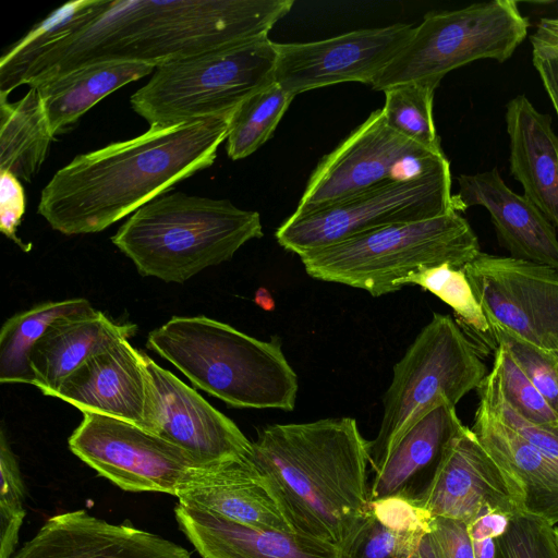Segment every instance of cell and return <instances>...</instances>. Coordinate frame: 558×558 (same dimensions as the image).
Here are the masks:
<instances>
[{
	"instance_id": "obj_1",
	"label": "cell",
	"mask_w": 558,
	"mask_h": 558,
	"mask_svg": "<svg viewBox=\"0 0 558 558\" xmlns=\"http://www.w3.org/2000/svg\"><path fill=\"white\" fill-rule=\"evenodd\" d=\"M293 0H99L97 7L15 66L0 72V96L101 61L159 66L268 37Z\"/></svg>"
},
{
	"instance_id": "obj_2",
	"label": "cell",
	"mask_w": 558,
	"mask_h": 558,
	"mask_svg": "<svg viewBox=\"0 0 558 558\" xmlns=\"http://www.w3.org/2000/svg\"><path fill=\"white\" fill-rule=\"evenodd\" d=\"M231 117L150 126L136 137L75 156L43 189L38 214L66 235L107 229L210 167Z\"/></svg>"
},
{
	"instance_id": "obj_3",
	"label": "cell",
	"mask_w": 558,
	"mask_h": 558,
	"mask_svg": "<svg viewBox=\"0 0 558 558\" xmlns=\"http://www.w3.org/2000/svg\"><path fill=\"white\" fill-rule=\"evenodd\" d=\"M252 445L295 533L338 548L369 511L368 441L355 418L268 425Z\"/></svg>"
},
{
	"instance_id": "obj_4",
	"label": "cell",
	"mask_w": 558,
	"mask_h": 558,
	"mask_svg": "<svg viewBox=\"0 0 558 558\" xmlns=\"http://www.w3.org/2000/svg\"><path fill=\"white\" fill-rule=\"evenodd\" d=\"M146 347L230 407L294 409L298 376L277 336L264 341L206 316H173Z\"/></svg>"
},
{
	"instance_id": "obj_5",
	"label": "cell",
	"mask_w": 558,
	"mask_h": 558,
	"mask_svg": "<svg viewBox=\"0 0 558 558\" xmlns=\"http://www.w3.org/2000/svg\"><path fill=\"white\" fill-rule=\"evenodd\" d=\"M263 236L257 211L228 199L165 194L134 211L111 238L138 274L183 283Z\"/></svg>"
},
{
	"instance_id": "obj_6",
	"label": "cell",
	"mask_w": 558,
	"mask_h": 558,
	"mask_svg": "<svg viewBox=\"0 0 558 558\" xmlns=\"http://www.w3.org/2000/svg\"><path fill=\"white\" fill-rule=\"evenodd\" d=\"M481 253L478 239L460 213L388 226L301 256L314 279L392 293L417 270L449 264L462 268Z\"/></svg>"
},
{
	"instance_id": "obj_7",
	"label": "cell",
	"mask_w": 558,
	"mask_h": 558,
	"mask_svg": "<svg viewBox=\"0 0 558 558\" xmlns=\"http://www.w3.org/2000/svg\"><path fill=\"white\" fill-rule=\"evenodd\" d=\"M276 61V43L268 37L205 51L157 66L130 104L149 126L231 117L275 82Z\"/></svg>"
},
{
	"instance_id": "obj_8",
	"label": "cell",
	"mask_w": 558,
	"mask_h": 558,
	"mask_svg": "<svg viewBox=\"0 0 558 558\" xmlns=\"http://www.w3.org/2000/svg\"><path fill=\"white\" fill-rule=\"evenodd\" d=\"M477 349L449 315L434 313L393 366L377 436L368 441L372 469L399 437L440 400L454 407L487 376Z\"/></svg>"
},
{
	"instance_id": "obj_9",
	"label": "cell",
	"mask_w": 558,
	"mask_h": 558,
	"mask_svg": "<svg viewBox=\"0 0 558 558\" xmlns=\"http://www.w3.org/2000/svg\"><path fill=\"white\" fill-rule=\"evenodd\" d=\"M514 0H492L427 13L405 47L372 84L386 90L425 81L436 86L452 70L476 60L507 61L527 35Z\"/></svg>"
},
{
	"instance_id": "obj_10",
	"label": "cell",
	"mask_w": 558,
	"mask_h": 558,
	"mask_svg": "<svg viewBox=\"0 0 558 558\" xmlns=\"http://www.w3.org/2000/svg\"><path fill=\"white\" fill-rule=\"evenodd\" d=\"M450 165L408 181L381 184L306 214L293 213L277 229V242L300 257L392 225L453 211ZM456 211V210H454Z\"/></svg>"
},
{
	"instance_id": "obj_11",
	"label": "cell",
	"mask_w": 558,
	"mask_h": 558,
	"mask_svg": "<svg viewBox=\"0 0 558 558\" xmlns=\"http://www.w3.org/2000/svg\"><path fill=\"white\" fill-rule=\"evenodd\" d=\"M449 163L391 130L376 110L310 177L295 214L318 210L375 186L421 178Z\"/></svg>"
},
{
	"instance_id": "obj_12",
	"label": "cell",
	"mask_w": 558,
	"mask_h": 558,
	"mask_svg": "<svg viewBox=\"0 0 558 558\" xmlns=\"http://www.w3.org/2000/svg\"><path fill=\"white\" fill-rule=\"evenodd\" d=\"M69 448L99 475L128 492L175 496L193 473L211 465L132 423L98 413H83L69 437Z\"/></svg>"
},
{
	"instance_id": "obj_13",
	"label": "cell",
	"mask_w": 558,
	"mask_h": 558,
	"mask_svg": "<svg viewBox=\"0 0 558 558\" xmlns=\"http://www.w3.org/2000/svg\"><path fill=\"white\" fill-rule=\"evenodd\" d=\"M489 326L558 350V270L481 252L462 267Z\"/></svg>"
},
{
	"instance_id": "obj_14",
	"label": "cell",
	"mask_w": 558,
	"mask_h": 558,
	"mask_svg": "<svg viewBox=\"0 0 558 558\" xmlns=\"http://www.w3.org/2000/svg\"><path fill=\"white\" fill-rule=\"evenodd\" d=\"M415 26L396 23L310 43H276L275 83L292 96L343 82L372 86L411 39Z\"/></svg>"
},
{
	"instance_id": "obj_15",
	"label": "cell",
	"mask_w": 558,
	"mask_h": 558,
	"mask_svg": "<svg viewBox=\"0 0 558 558\" xmlns=\"http://www.w3.org/2000/svg\"><path fill=\"white\" fill-rule=\"evenodd\" d=\"M53 398L82 413H98L132 423L149 433L155 395L146 354L121 339L89 356L70 374Z\"/></svg>"
},
{
	"instance_id": "obj_16",
	"label": "cell",
	"mask_w": 558,
	"mask_h": 558,
	"mask_svg": "<svg viewBox=\"0 0 558 558\" xmlns=\"http://www.w3.org/2000/svg\"><path fill=\"white\" fill-rule=\"evenodd\" d=\"M146 362L155 395L153 434L204 464H217L252 452V441L232 420L148 355Z\"/></svg>"
},
{
	"instance_id": "obj_17",
	"label": "cell",
	"mask_w": 558,
	"mask_h": 558,
	"mask_svg": "<svg viewBox=\"0 0 558 558\" xmlns=\"http://www.w3.org/2000/svg\"><path fill=\"white\" fill-rule=\"evenodd\" d=\"M415 502L434 517L466 524L489 511L509 517L521 512L500 468L465 425Z\"/></svg>"
},
{
	"instance_id": "obj_18",
	"label": "cell",
	"mask_w": 558,
	"mask_h": 558,
	"mask_svg": "<svg viewBox=\"0 0 558 558\" xmlns=\"http://www.w3.org/2000/svg\"><path fill=\"white\" fill-rule=\"evenodd\" d=\"M11 558H191L182 546L85 510L51 517Z\"/></svg>"
},
{
	"instance_id": "obj_19",
	"label": "cell",
	"mask_w": 558,
	"mask_h": 558,
	"mask_svg": "<svg viewBox=\"0 0 558 558\" xmlns=\"http://www.w3.org/2000/svg\"><path fill=\"white\" fill-rule=\"evenodd\" d=\"M452 208L460 213L483 206L490 215L500 244L511 257L558 270V238L555 225L524 195L513 192L493 168L458 178Z\"/></svg>"
},
{
	"instance_id": "obj_20",
	"label": "cell",
	"mask_w": 558,
	"mask_h": 558,
	"mask_svg": "<svg viewBox=\"0 0 558 558\" xmlns=\"http://www.w3.org/2000/svg\"><path fill=\"white\" fill-rule=\"evenodd\" d=\"M175 497L180 505L244 525L294 532L252 452L197 470L179 487Z\"/></svg>"
},
{
	"instance_id": "obj_21",
	"label": "cell",
	"mask_w": 558,
	"mask_h": 558,
	"mask_svg": "<svg viewBox=\"0 0 558 558\" xmlns=\"http://www.w3.org/2000/svg\"><path fill=\"white\" fill-rule=\"evenodd\" d=\"M463 427L456 407L447 399L440 400L412 424L372 469L369 499L398 496L417 501Z\"/></svg>"
},
{
	"instance_id": "obj_22",
	"label": "cell",
	"mask_w": 558,
	"mask_h": 558,
	"mask_svg": "<svg viewBox=\"0 0 558 558\" xmlns=\"http://www.w3.org/2000/svg\"><path fill=\"white\" fill-rule=\"evenodd\" d=\"M471 429L504 473L520 511L558 523V463L478 401Z\"/></svg>"
},
{
	"instance_id": "obj_23",
	"label": "cell",
	"mask_w": 558,
	"mask_h": 558,
	"mask_svg": "<svg viewBox=\"0 0 558 558\" xmlns=\"http://www.w3.org/2000/svg\"><path fill=\"white\" fill-rule=\"evenodd\" d=\"M174 514L203 558H339L335 545L294 532L253 527L180 504Z\"/></svg>"
},
{
	"instance_id": "obj_24",
	"label": "cell",
	"mask_w": 558,
	"mask_h": 558,
	"mask_svg": "<svg viewBox=\"0 0 558 558\" xmlns=\"http://www.w3.org/2000/svg\"><path fill=\"white\" fill-rule=\"evenodd\" d=\"M505 119L510 172L523 195L558 227V136L551 118L518 95L507 104Z\"/></svg>"
},
{
	"instance_id": "obj_25",
	"label": "cell",
	"mask_w": 558,
	"mask_h": 558,
	"mask_svg": "<svg viewBox=\"0 0 558 558\" xmlns=\"http://www.w3.org/2000/svg\"><path fill=\"white\" fill-rule=\"evenodd\" d=\"M136 331L134 324H116L93 307L52 322L31 353L34 386L53 397L63 380L89 356Z\"/></svg>"
},
{
	"instance_id": "obj_26",
	"label": "cell",
	"mask_w": 558,
	"mask_h": 558,
	"mask_svg": "<svg viewBox=\"0 0 558 558\" xmlns=\"http://www.w3.org/2000/svg\"><path fill=\"white\" fill-rule=\"evenodd\" d=\"M156 66L129 61L89 63L43 81L37 88L53 136L68 131L98 101L154 73Z\"/></svg>"
},
{
	"instance_id": "obj_27",
	"label": "cell",
	"mask_w": 558,
	"mask_h": 558,
	"mask_svg": "<svg viewBox=\"0 0 558 558\" xmlns=\"http://www.w3.org/2000/svg\"><path fill=\"white\" fill-rule=\"evenodd\" d=\"M54 136L36 87L16 101L0 97V171L31 182L39 172Z\"/></svg>"
},
{
	"instance_id": "obj_28",
	"label": "cell",
	"mask_w": 558,
	"mask_h": 558,
	"mask_svg": "<svg viewBox=\"0 0 558 558\" xmlns=\"http://www.w3.org/2000/svg\"><path fill=\"white\" fill-rule=\"evenodd\" d=\"M83 298L44 302L8 318L0 331V381L34 385L31 353L57 318L90 308Z\"/></svg>"
},
{
	"instance_id": "obj_29",
	"label": "cell",
	"mask_w": 558,
	"mask_h": 558,
	"mask_svg": "<svg viewBox=\"0 0 558 558\" xmlns=\"http://www.w3.org/2000/svg\"><path fill=\"white\" fill-rule=\"evenodd\" d=\"M294 96L275 82L245 99L232 113L227 154L232 160L256 151L274 134Z\"/></svg>"
},
{
	"instance_id": "obj_30",
	"label": "cell",
	"mask_w": 558,
	"mask_h": 558,
	"mask_svg": "<svg viewBox=\"0 0 558 558\" xmlns=\"http://www.w3.org/2000/svg\"><path fill=\"white\" fill-rule=\"evenodd\" d=\"M410 284L420 286L448 304L469 338L473 336L482 344H492L488 319L462 268L441 264L412 272L398 283L399 289Z\"/></svg>"
},
{
	"instance_id": "obj_31",
	"label": "cell",
	"mask_w": 558,
	"mask_h": 558,
	"mask_svg": "<svg viewBox=\"0 0 558 558\" xmlns=\"http://www.w3.org/2000/svg\"><path fill=\"white\" fill-rule=\"evenodd\" d=\"M436 88L425 81L391 86L384 90L385 105L380 110L391 130L430 151L444 154L433 117Z\"/></svg>"
},
{
	"instance_id": "obj_32",
	"label": "cell",
	"mask_w": 558,
	"mask_h": 558,
	"mask_svg": "<svg viewBox=\"0 0 558 558\" xmlns=\"http://www.w3.org/2000/svg\"><path fill=\"white\" fill-rule=\"evenodd\" d=\"M489 340L496 347L507 348L524 375L558 413V350L536 345L496 325L490 326Z\"/></svg>"
},
{
	"instance_id": "obj_33",
	"label": "cell",
	"mask_w": 558,
	"mask_h": 558,
	"mask_svg": "<svg viewBox=\"0 0 558 558\" xmlns=\"http://www.w3.org/2000/svg\"><path fill=\"white\" fill-rule=\"evenodd\" d=\"M423 536L385 526L369 509L338 547L339 558H417Z\"/></svg>"
},
{
	"instance_id": "obj_34",
	"label": "cell",
	"mask_w": 558,
	"mask_h": 558,
	"mask_svg": "<svg viewBox=\"0 0 558 558\" xmlns=\"http://www.w3.org/2000/svg\"><path fill=\"white\" fill-rule=\"evenodd\" d=\"M493 369L506 402L521 417L539 425H558V413L518 366L507 348H495Z\"/></svg>"
},
{
	"instance_id": "obj_35",
	"label": "cell",
	"mask_w": 558,
	"mask_h": 558,
	"mask_svg": "<svg viewBox=\"0 0 558 558\" xmlns=\"http://www.w3.org/2000/svg\"><path fill=\"white\" fill-rule=\"evenodd\" d=\"M0 558H11L26 515L25 484L4 430L0 433Z\"/></svg>"
},
{
	"instance_id": "obj_36",
	"label": "cell",
	"mask_w": 558,
	"mask_h": 558,
	"mask_svg": "<svg viewBox=\"0 0 558 558\" xmlns=\"http://www.w3.org/2000/svg\"><path fill=\"white\" fill-rule=\"evenodd\" d=\"M494 558H558L555 526L526 513L512 515L506 532L495 538Z\"/></svg>"
},
{
	"instance_id": "obj_37",
	"label": "cell",
	"mask_w": 558,
	"mask_h": 558,
	"mask_svg": "<svg viewBox=\"0 0 558 558\" xmlns=\"http://www.w3.org/2000/svg\"><path fill=\"white\" fill-rule=\"evenodd\" d=\"M98 2L99 0H76L66 2L52 11L3 52L0 59V71L13 68L31 57L92 12Z\"/></svg>"
},
{
	"instance_id": "obj_38",
	"label": "cell",
	"mask_w": 558,
	"mask_h": 558,
	"mask_svg": "<svg viewBox=\"0 0 558 558\" xmlns=\"http://www.w3.org/2000/svg\"><path fill=\"white\" fill-rule=\"evenodd\" d=\"M476 390L480 401L498 420L558 463V425L534 424L521 417L504 399L493 368Z\"/></svg>"
},
{
	"instance_id": "obj_39",
	"label": "cell",
	"mask_w": 558,
	"mask_h": 558,
	"mask_svg": "<svg viewBox=\"0 0 558 558\" xmlns=\"http://www.w3.org/2000/svg\"><path fill=\"white\" fill-rule=\"evenodd\" d=\"M417 558H475L466 523L435 517L421 539Z\"/></svg>"
},
{
	"instance_id": "obj_40",
	"label": "cell",
	"mask_w": 558,
	"mask_h": 558,
	"mask_svg": "<svg viewBox=\"0 0 558 558\" xmlns=\"http://www.w3.org/2000/svg\"><path fill=\"white\" fill-rule=\"evenodd\" d=\"M369 509L385 526L402 533L425 535L435 518L418 504L398 496L371 500Z\"/></svg>"
},
{
	"instance_id": "obj_41",
	"label": "cell",
	"mask_w": 558,
	"mask_h": 558,
	"mask_svg": "<svg viewBox=\"0 0 558 558\" xmlns=\"http://www.w3.org/2000/svg\"><path fill=\"white\" fill-rule=\"evenodd\" d=\"M25 211L26 196L20 180L10 171H0V230L21 250L28 252L32 245L17 236Z\"/></svg>"
},
{
	"instance_id": "obj_42",
	"label": "cell",
	"mask_w": 558,
	"mask_h": 558,
	"mask_svg": "<svg viewBox=\"0 0 558 558\" xmlns=\"http://www.w3.org/2000/svg\"><path fill=\"white\" fill-rule=\"evenodd\" d=\"M532 61L558 118V50L531 40Z\"/></svg>"
},
{
	"instance_id": "obj_43",
	"label": "cell",
	"mask_w": 558,
	"mask_h": 558,
	"mask_svg": "<svg viewBox=\"0 0 558 558\" xmlns=\"http://www.w3.org/2000/svg\"><path fill=\"white\" fill-rule=\"evenodd\" d=\"M510 518L507 514L492 511L478 515L471 523L466 524L472 542H483L499 537L506 532Z\"/></svg>"
},
{
	"instance_id": "obj_44",
	"label": "cell",
	"mask_w": 558,
	"mask_h": 558,
	"mask_svg": "<svg viewBox=\"0 0 558 558\" xmlns=\"http://www.w3.org/2000/svg\"><path fill=\"white\" fill-rule=\"evenodd\" d=\"M531 40L538 41L558 50V16L542 19L536 31L531 36Z\"/></svg>"
},
{
	"instance_id": "obj_45",
	"label": "cell",
	"mask_w": 558,
	"mask_h": 558,
	"mask_svg": "<svg viewBox=\"0 0 558 558\" xmlns=\"http://www.w3.org/2000/svg\"><path fill=\"white\" fill-rule=\"evenodd\" d=\"M254 302L264 311H272L276 306L275 300L266 288H258L254 295Z\"/></svg>"
},
{
	"instance_id": "obj_46",
	"label": "cell",
	"mask_w": 558,
	"mask_h": 558,
	"mask_svg": "<svg viewBox=\"0 0 558 558\" xmlns=\"http://www.w3.org/2000/svg\"><path fill=\"white\" fill-rule=\"evenodd\" d=\"M475 558H494L495 539L473 542Z\"/></svg>"
},
{
	"instance_id": "obj_47",
	"label": "cell",
	"mask_w": 558,
	"mask_h": 558,
	"mask_svg": "<svg viewBox=\"0 0 558 558\" xmlns=\"http://www.w3.org/2000/svg\"><path fill=\"white\" fill-rule=\"evenodd\" d=\"M555 533H556V537H557V542H558V526H555Z\"/></svg>"
}]
</instances>
